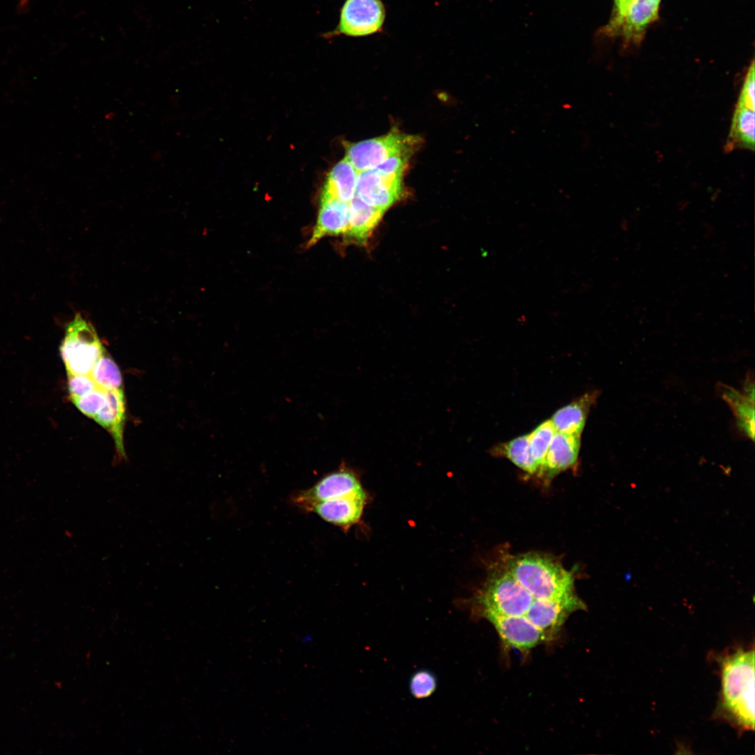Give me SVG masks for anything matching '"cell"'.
<instances>
[{
	"label": "cell",
	"instance_id": "obj_7",
	"mask_svg": "<svg viewBox=\"0 0 755 755\" xmlns=\"http://www.w3.org/2000/svg\"><path fill=\"white\" fill-rule=\"evenodd\" d=\"M365 490L358 473L345 463L323 476L312 487L293 495L294 504L304 510L323 501L340 498Z\"/></svg>",
	"mask_w": 755,
	"mask_h": 755
},
{
	"label": "cell",
	"instance_id": "obj_30",
	"mask_svg": "<svg viewBox=\"0 0 755 755\" xmlns=\"http://www.w3.org/2000/svg\"><path fill=\"white\" fill-rule=\"evenodd\" d=\"M31 0H17L15 10L17 14H27L31 9Z\"/></svg>",
	"mask_w": 755,
	"mask_h": 755
},
{
	"label": "cell",
	"instance_id": "obj_27",
	"mask_svg": "<svg viewBox=\"0 0 755 755\" xmlns=\"http://www.w3.org/2000/svg\"><path fill=\"white\" fill-rule=\"evenodd\" d=\"M754 63L752 62L747 73L745 76L742 89L738 97L737 106H745L754 110L755 106V87H754Z\"/></svg>",
	"mask_w": 755,
	"mask_h": 755
},
{
	"label": "cell",
	"instance_id": "obj_25",
	"mask_svg": "<svg viewBox=\"0 0 755 755\" xmlns=\"http://www.w3.org/2000/svg\"><path fill=\"white\" fill-rule=\"evenodd\" d=\"M410 157L409 155H398L389 157L373 169L387 178L402 180Z\"/></svg>",
	"mask_w": 755,
	"mask_h": 755
},
{
	"label": "cell",
	"instance_id": "obj_18",
	"mask_svg": "<svg viewBox=\"0 0 755 755\" xmlns=\"http://www.w3.org/2000/svg\"><path fill=\"white\" fill-rule=\"evenodd\" d=\"M721 397L732 409L739 431L752 441L754 438V401L733 388L721 384Z\"/></svg>",
	"mask_w": 755,
	"mask_h": 755
},
{
	"label": "cell",
	"instance_id": "obj_14",
	"mask_svg": "<svg viewBox=\"0 0 755 755\" xmlns=\"http://www.w3.org/2000/svg\"><path fill=\"white\" fill-rule=\"evenodd\" d=\"M386 210L371 206L356 194L349 203V222L344 234L347 240L365 244Z\"/></svg>",
	"mask_w": 755,
	"mask_h": 755
},
{
	"label": "cell",
	"instance_id": "obj_31",
	"mask_svg": "<svg viewBox=\"0 0 755 755\" xmlns=\"http://www.w3.org/2000/svg\"><path fill=\"white\" fill-rule=\"evenodd\" d=\"M650 1L658 3H660V0H650Z\"/></svg>",
	"mask_w": 755,
	"mask_h": 755
},
{
	"label": "cell",
	"instance_id": "obj_2",
	"mask_svg": "<svg viewBox=\"0 0 755 755\" xmlns=\"http://www.w3.org/2000/svg\"><path fill=\"white\" fill-rule=\"evenodd\" d=\"M504 567L515 580L538 600H568L577 597L572 574L552 559L535 554L507 559Z\"/></svg>",
	"mask_w": 755,
	"mask_h": 755
},
{
	"label": "cell",
	"instance_id": "obj_11",
	"mask_svg": "<svg viewBox=\"0 0 755 755\" xmlns=\"http://www.w3.org/2000/svg\"><path fill=\"white\" fill-rule=\"evenodd\" d=\"M348 222L349 203L322 191L318 217L308 245H313L326 236L345 234Z\"/></svg>",
	"mask_w": 755,
	"mask_h": 755
},
{
	"label": "cell",
	"instance_id": "obj_3",
	"mask_svg": "<svg viewBox=\"0 0 755 755\" xmlns=\"http://www.w3.org/2000/svg\"><path fill=\"white\" fill-rule=\"evenodd\" d=\"M535 600L505 567L491 573L474 598L475 609L482 617L490 613L524 618Z\"/></svg>",
	"mask_w": 755,
	"mask_h": 755
},
{
	"label": "cell",
	"instance_id": "obj_22",
	"mask_svg": "<svg viewBox=\"0 0 755 755\" xmlns=\"http://www.w3.org/2000/svg\"><path fill=\"white\" fill-rule=\"evenodd\" d=\"M555 432L554 425L551 419H549L541 423L528 434L530 452L538 466V472H539L543 464L548 447Z\"/></svg>",
	"mask_w": 755,
	"mask_h": 755
},
{
	"label": "cell",
	"instance_id": "obj_13",
	"mask_svg": "<svg viewBox=\"0 0 755 755\" xmlns=\"http://www.w3.org/2000/svg\"><path fill=\"white\" fill-rule=\"evenodd\" d=\"M107 401L93 418L112 436L120 459H125L123 433L126 419L124 390L107 391Z\"/></svg>",
	"mask_w": 755,
	"mask_h": 755
},
{
	"label": "cell",
	"instance_id": "obj_21",
	"mask_svg": "<svg viewBox=\"0 0 755 755\" xmlns=\"http://www.w3.org/2000/svg\"><path fill=\"white\" fill-rule=\"evenodd\" d=\"M89 375L96 384L106 391L123 389L120 371L106 351L98 359Z\"/></svg>",
	"mask_w": 755,
	"mask_h": 755
},
{
	"label": "cell",
	"instance_id": "obj_9",
	"mask_svg": "<svg viewBox=\"0 0 755 755\" xmlns=\"http://www.w3.org/2000/svg\"><path fill=\"white\" fill-rule=\"evenodd\" d=\"M499 637L507 645L522 652H527L540 644L548 642L543 632L524 617L485 614Z\"/></svg>",
	"mask_w": 755,
	"mask_h": 755
},
{
	"label": "cell",
	"instance_id": "obj_26",
	"mask_svg": "<svg viewBox=\"0 0 755 755\" xmlns=\"http://www.w3.org/2000/svg\"><path fill=\"white\" fill-rule=\"evenodd\" d=\"M97 387L90 375H68V391L71 400Z\"/></svg>",
	"mask_w": 755,
	"mask_h": 755
},
{
	"label": "cell",
	"instance_id": "obj_15",
	"mask_svg": "<svg viewBox=\"0 0 755 755\" xmlns=\"http://www.w3.org/2000/svg\"><path fill=\"white\" fill-rule=\"evenodd\" d=\"M596 397V394H586L576 401L559 409L551 419L555 431L559 433L581 436L589 409L595 402Z\"/></svg>",
	"mask_w": 755,
	"mask_h": 755
},
{
	"label": "cell",
	"instance_id": "obj_32",
	"mask_svg": "<svg viewBox=\"0 0 755 755\" xmlns=\"http://www.w3.org/2000/svg\"><path fill=\"white\" fill-rule=\"evenodd\" d=\"M619 0H614V6L619 3Z\"/></svg>",
	"mask_w": 755,
	"mask_h": 755
},
{
	"label": "cell",
	"instance_id": "obj_5",
	"mask_svg": "<svg viewBox=\"0 0 755 755\" xmlns=\"http://www.w3.org/2000/svg\"><path fill=\"white\" fill-rule=\"evenodd\" d=\"M420 143L417 136L391 131L387 135L347 145L345 159L361 172L373 169L394 156H411Z\"/></svg>",
	"mask_w": 755,
	"mask_h": 755
},
{
	"label": "cell",
	"instance_id": "obj_24",
	"mask_svg": "<svg viewBox=\"0 0 755 755\" xmlns=\"http://www.w3.org/2000/svg\"><path fill=\"white\" fill-rule=\"evenodd\" d=\"M107 398V391L98 387L71 401L82 414L93 419L104 406Z\"/></svg>",
	"mask_w": 755,
	"mask_h": 755
},
{
	"label": "cell",
	"instance_id": "obj_10",
	"mask_svg": "<svg viewBox=\"0 0 755 755\" xmlns=\"http://www.w3.org/2000/svg\"><path fill=\"white\" fill-rule=\"evenodd\" d=\"M401 179H391L375 169L359 172L356 195L367 204L387 210L403 195Z\"/></svg>",
	"mask_w": 755,
	"mask_h": 755
},
{
	"label": "cell",
	"instance_id": "obj_28",
	"mask_svg": "<svg viewBox=\"0 0 755 755\" xmlns=\"http://www.w3.org/2000/svg\"><path fill=\"white\" fill-rule=\"evenodd\" d=\"M635 1V0H619V3L614 6V16L609 24V29L615 31V29H619L629 7Z\"/></svg>",
	"mask_w": 755,
	"mask_h": 755
},
{
	"label": "cell",
	"instance_id": "obj_1",
	"mask_svg": "<svg viewBox=\"0 0 755 755\" xmlns=\"http://www.w3.org/2000/svg\"><path fill=\"white\" fill-rule=\"evenodd\" d=\"M720 715L742 731L754 729V650L737 649L719 659Z\"/></svg>",
	"mask_w": 755,
	"mask_h": 755
},
{
	"label": "cell",
	"instance_id": "obj_19",
	"mask_svg": "<svg viewBox=\"0 0 755 755\" xmlns=\"http://www.w3.org/2000/svg\"><path fill=\"white\" fill-rule=\"evenodd\" d=\"M659 3L650 0H635L629 7L620 25L628 38L637 39L658 16Z\"/></svg>",
	"mask_w": 755,
	"mask_h": 755
},
{
	"label": "cell",
	"instance_id": "obj_29",
	"mask_svg": "<svg viewBox=\"0 0 755 755\" xmlns=\"http://www.w3.org/2000/svg\"><path fill=\"white\" fill-rule=\"evenodd\" d=\"M745 396L754 401V384L753 374L747 375L743 384L742 392Z\"/></svg>",
	"mask_w": 755,
	"mask_h": 755
},
{
	"label": "cell",
	"instance_id": "obj_23",
	"mask_svg": "<svg viewBox=\"0 0 755 755\" xmlns=\"http://www.w3.org/2000/svg\"><path fill=\"white\" fill-rule=\"evenodd\" d=\"M436 688L437 678L430 670H419L414 673L410 679L409 690L415 698H429L436 691Z\"/></svg>",
	"mask_w": 755,
	"mask_h": 755
},
{
	"label": "cell",
	"instance_id": "obj_12",
	"mask_svg": "<svg viewBox=\"0 0 755 755\" xmlns=\"http://www.w3.org/2000/svg\"><path fill=\"white\" fill-rule=\"evenodd\" d=\"M580 436L555 432L539 475L552 477L575 463L581 444Z\"/></svg>",
	"mask_w": 755,
	"mask_h": 755
},
{
	"label": "cell",
	"instance_id": "obj_17",
	"mask_svg": "<svg viewBox=\"0 0 755 755\" xmlns=\"http://www.w3.org/2000/svg\"><path fill=\"white\" fill-rule=\"evenodd\" d=\"M738 148L754 150V110L740 106L733 115L725 150Z\"/></svg>",
	"mask_w": 755,
	"mask_h": 755
},
{
	"label": "cell",
	"instance_id": "obj_20",
	"mask_svg": "<svg viewBox=\"0 0 755 755\" xmlns=\"http://www.w3.org/2000/svg\"><path fill=\"white\" fill-rule=\"evenodd\" d=\"M499 453L522 470L530 474L538 472V466L531 456L528 434L517 437L498 447Z\"/></svg>",
	"mask_w": 755,
	"mask_h": 755
},
{
	"label": "cell",
	"instance_id": "obj_4",
	"mask_svg": "<svg viewBox=\"0 0 755 755\" xmlns=\"http://www.w3.org/2000/svg\"><path fill=\"white\" fill-rule=\"evenodd\" d=\"M106 351L93 325L80 314L68 324L60 354L68 375H89Z\"/></svg>",
	"mask_w": 755,
	"mask_h": 755
},
{
	"label": "cell",
	"instance_id": "obj_8",
	"mask_svg": "<svg viewBox=\"0 0 755 755\" xmlns=\"http://www.w3.org/2000/svg\"><path fill=\"white\" fill-rule=\"evenodd\" d=\"M366 490L345 496L315 503L305 511L318 515L324 521L347 531L361 519L368 503Z\"/></svg>",
	"mask_w": 755,
	"mask_h": 755
},
{
	"label": "cell",
	"instance_id": "obj_16",
	"mask_svg": "<svg viewBox=\"0 0 755 755\" xmlns=\"http://www.w3.org/2000/svg\"><path fill=\"white\" fill-rule=\"evenodd\" d=\"M358 174L359 172L345 158L330 171L323 192L350 203L356 194Z\"/></svg>",
	"mask_w": 755,
	"mask_h": 755
},
{
	"label": "cell",
	"instance_id": "obj_6",
	"mask_svg": "<svg viewBox=\"0 0 755 755\" xmlns=\"http://www.w3.org/2000/svg\"><path fill=\"white\" fill-rule=\"evenodd\" d=\"M386 8L382 0H345L337 26L323 34L325 39L338 36L363 37L383 31Z\"/></svg>",
	"mask_w": 755,
	"mask_h": 755
}]
</instances>
